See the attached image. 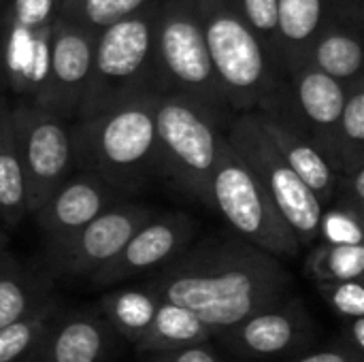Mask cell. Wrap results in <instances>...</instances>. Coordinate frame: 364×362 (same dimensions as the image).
<instances>
[{
	"instance_id": "obj_6",
	"label": "cell",
	"mask_w": 364,
	"mask_h": 362,
	"mask_svg": "<svg viewBox=\"0 0 364 362\" xmlns=\"http://www.w3.org/2000/svg\"><path fill=\"white\" fill-rule=\"evenodd\" d=\"M154 11L156 0L96 34L92 70L75 122L143 92H158L151 64Z\"/></svg>"
},
{
	"instance_id": "obj_11",
	"label": "cell",
	"mask_w": 364,
	"mask_h": 362,
	"mask_svg": "<svg viewBox=\"0 0 364 362\" xmlns=\"http://www.w3.org/2000/svg\"><path fill=\"white\" fill-rule=\"evenodd\" d=\"M156 211L139 203H115L77 233L47 245V269L60 277H94L147 224Z\"/></svg>"
},
{
	"instance_id": "obj_2",
	"label": "cell",
	"mask_w": 364,
	"mask_h": 362,
	"mask_svg": "<svg viewBox=\"0 0 364 362\" xmlns=\"http://www.w3.org/2000/svg\"><path fill=\"white\" fill-rule=\"evenodd\" d=\"M156 96L158 92H143L70 122L75 162L115 194L134 192L158 173Z\"/></svg>"
},
{
	"instance_id": "obj_20",
	"label": "cell",
	"mask_w": 364,
	"mask_h": 362,
	"mask_svg": "<svg viewBox=\"0 0 364 362\" xmlns=\"http://www.w3.org/2000/svg\"><path fill=\"white\" fill-rule=\"evenodd\" d=\"M211 339V331L194 314L179 305L160 301L147 333L134 348L141 354H158L207 344Z\"/></svg>"
},
{
	"instance_id": "obj_1",
	"label": "cell",
	"mask_w": 364,
	"mask_h": 362,
	"mask_svg": "<svg viewBox=\"0 0 364 362\" xmlns=\"http://www.w3.org/2000/svg\"><path fill=\"white\" fill-rule=\"evenodd\" d=\"M143 288L188 309L215 335L290 297L292 275L279 258L239 237L213 235L192 243Z\"/></svg>"
},
{
	"instance_id": "obj_7",
	"label": "cell",
	"mask_w": 364,
	"mask_h": 362,
	"mask_svg": "<svg viewBox=\"0 0 364 362\" xmlns=\"http://www.w3.org/2000/svg\"><path fill=\"white\" fill-rule=\"evenodd\" d=\"M209 209L222 215L235 237L279 260L296 258L303 250L292 228L228 141H224L211 173Z\"/></svg>"
},
{
	"instance_id": "obj_21",
	"label": "cell",
	"mask_w": 364,
	"mask_h": 362,
	"mask_svg": "<svg viewBox=\"0 0 364 362\" xmlns=\"http://www.w3.org/2000/svg\"><path fill=\"white\" fill-rule=\"evenodd\" d=\"M28 215L26 177L11 124V102L0 100V220L17 226Z\"/></svg>"
},
{
	"instance_id": "obj_14",
	"label": "cell",
	"mask_w": 364,
	"mask_h": 362,
	"mask_svg": "<svg viewBox=\"0 0 364 362\" xmlns=\"http://www.w3.org/2000/svg\"><path fill=\"white\" fill-rule=\"evenodd\" d=\"M115 205V192L90 173H70L34 213L47 245L77 233Z\"/></svg>"
},
{
	"instance_id": "obj_13",
	"label": "cell",
	"mask_w": 364,
	"mask_h": 362,
	"mask_svg": "<svg viewBox=\"0 0 364 362\" xmlns=\"http://www.w3.org/2000/svg\"><path fill=\"white\" fill-rule=\"evenodd\" d=\"M96 34L58 17L49 36V73L38 107L75 122L87 87Z\"/></svg>"
},
{
	"instance_id": "obj_37",
	"label": "cell",
	"mask_w": 364,
	"mask_h": 362,
	"mask_svg": "<svg viewBox=\"0 0 364 362\" xmlns=\"http://www.w3.org/2000/svg\"><path fill=\"white\" fill-rule=\"evenodd\" d=\"M4 243H6V241H4V235L0 233V254H4Z\"/></svg>"
},
{
	"instance_id": "obj_10",
	"label": "cell",
	"mask_w": 364,
	"mask_h": 362,
	"mask_svg": "<svg viewBox=\"0 0 364 362\" xmlns=\"http://www.w3.org/2000/svg\"><path fill=\"white\" fill-rule=\"evenodd\" d=\"M316 320L296 294L277 301L243 322L215 333L213 339L241 362H282L309 352Z\"/></svg>"
},
{
	"instance_id": "obj_4",
	"label": "cell",
	"mask_w": 364,
	"mask_h": 362,
	"mask_svg": "<svg viewBox=\"0 0 364 362\" xmlns=\"http://www.w3.org/2000/svg\"><path fill=\"white\" fill-rule=\"evenodd\" d=\"M151 64L158 94L183 96L215 113L235 115L213 73L192 0H156Z\"/></svg>"
},
{
	"instance_id": "obj_27",
	"label": "cell",
	"mask_w": 364,
	"mask_h": 362,
	"mask_svg": "<svg viewBox=\"0 0 364 362\" xmlns=\"http://www.w3.org/2000/svg\"><path fill=\"white\" fill-rule=\"evenodd\" d=\"M60 17V0H6L0 9V28L47 30Z\"/></svg>"
},
{
	"instance_id": "obj_30",
	"label": "cell",
	"mask_w": 364,
	"mask_h": 362,
	"mask_svg": "<svg viewBox=\"0 0 364 362\" xmlns=\"http://www.w3.org/2000/svg\"><path fill=\"white\" fill-rule=\"evenodd\" d=\"M333 207L364 222V162L350 166L339 175Z\"/></svg>"
},
{
	"instance_id": "obj_5",
	"label": "cell",
	"mask_w": 364,
	"mask_h": 362,
	"mask_svg": "<svg viewBox=\"0 0 364 362\" xmlns=\"http://www.w3.org/2000/svg\"><path fill=\"white\" fill-rule=\"evenodd\" d=\"M232 115L175 94L156 96L158 173L209 207V183Z\"/></svg>"
},
{
	"instance_id": "obj_12",
	"label": "cell",
	"mask_w": 364,
	"mask_h": 362,
	"mask_svg": "<svg viewBox=\"0 0 364 362\" xmlns=\"http://www.w3.org/2000/svg\"><path fill=\"white\" fill-rule=\"evenodd\" d=\"M194 235L196 224L190 215L179 211L156 213L92 282L96 286H115L141 275H154L177 260L194 243Z\"/></svg>"
},
{
	"instance_id": "obj_26",
	"label": "cell",
	"mask_w": 364,
	"mask_h": 362,
	"mask_svg": "<svg viewBox=\"0 0 364 362\" xmlns=\"http://www.w3.org/2000/svg\"><path fill=\"white\" fill-rule=\"evenodd\" d=\"M151 0H60V17L98 34L119 19L141 11Z\"/></svg>"
},
{
	"instance_id": "obj_34",
	"label": "cell",
	"mask_w": 364,
	"mask_h": 362,
	"mask_svg": "<svg viewBox=\"0 0 364 362\" xmlns=\"http://www.w3.org/2000/svg\"><path fill=\"white\" fill-rule=\"evenodd\" d=\"M341 341L358 356H364V318L343 320V339Z\"/></svg>"
},
{
	"instance_id": "obj_28",
	"label": "cell",
	"mask_w": 364,
	"mask_h": 362,
	"mask_svg": "<svg viewBox=\"0 0 364 362\" xmlns=\"http://www.w3.org/2000/svg\"><path fill=\"white\" fill-rule=\"evenodd\" d=\"M247 28L260 38L267 51L277 53V0H230ZM277 64V62H275Z\"/></svg>"
},
{
	"instance_id": "obj_38",
	"label": "cell",
	"mask_w": 364,
	"mask_h": 362,
	"mask_svg": "<svg viewBox=\"0 0 364 362\" xmlns=\"http://www.w3.org/2000/svg\"><path fill=\"white\" fill-rule=\"evenodd\" d=\"M4 2H6V0H0V9H2V6H4Z\"/></svg>"
},
{
	"instance_id": "obj_22",
	"label": "cell",
	"mask_w": 364,
	"mask_h": 362,
	"mask_svg": "<svg viewBox=\"0 0 364 362\" xmlns=\"http://www.w3.org/2000/svg\"><path fill=\"white\" fill-rule=\"evenodd\" d=\"M158 305L160 301L145 288H124L107 292L98 301V312L115 335L136 346L147 333Z\"/></svg>"
},
{
	"instance_id": "obj_31",
	"label": "cell",
	"mask_w": 364,
	"mask_h": 362,
	"mask_svg": "<svg viewBox=\"0 0 364 362\" xmlns=\"http://www.w3.org/2000/svg\"><path fill=\"white\" fill-rule=\"evenodd\" d=\"M320 241L328 243H348L363 245V222L348 211H341L331 205V213H322L320 224Z\"/></svg>"
},
{
	"instance_id": "obj_33",
	"label": "cell",
	"mask_w": 364,
	"mask_h": 362,
	"mask_svg": "<svg viewBox=\"0 0 364 362\" xmlns=\"http://www.w3.org/2000/svg\"><path fill=\"white\" fill-rule=\"evenodd\" d=\"M282 362H364V356H358L356 352H352L343 341H337L328 348L322 350H309L296 358Z\"/></svg>"
},
{
	"instance_id": "obj_9",
	"label": "cell",
	"mask_w": 364,
	"mask_h": 362,
	"mask_svg": "<svg viewBox=\"0 0 364 362\" xmlns=\"http://www.w3.org/2000/svg\"><path fill=\"white\" fill-rule=\"evenodd\" d=\"M11 124L26 177L28 215H34L77 164L70 122L38 105L15 100Z\"/></svg>"
},
{
	"instance_id": "obj_3",
	"label": "cell",
	"mask_w": 364,
	"mask_h": 362,
	"mask_svg": "<svg viewBox=\"0 0 364 362\" xmlns=\"http://www.w3.org/2000/svg\"><path fill=\"white\" fill-rule=\"evenodd\" d=\"M213 73L232 113H254L277 85L279 68L230 0H192Z\"/></svg>"
},
{
	"instance_id": "obj_15",
	"label": "cell",
	"mask_w": 364,
	"mask_h": 362,
	"mask_svg": "<svg viewBox=\"0 0 364 362\" xmlns=\"http://www.w3.org/2000/svg\"><path fill=\"white\" fill-rule=\"evenodd\" d=\"M113 337V329L98 309L60 314L28 362H102Z\"/></svg>"
},
{
	"instance_id": "obj_8",
	"label": "cell",
	"mask_w": 364,
	"mask_h": 362,
	"mask_svg": "<svg viewBox=\"0 0 364 362\" xmlns=\"http://www.w3.org/2000/svg\"><path fill=\"white\" fill-rule=\"evenodd\" d=\"M226 141L254 173L301 245L311 247L320 241L324 207L284 160L256 113H235L226 126Z\"/></svg>"
},
{
	"instance_id": "obj_19",
	"label": "cell",
	"mask_w": 364,
	"mask_h": 362,
	"mask_svg": "<svg viewBox=\"0 0 364 362\" xmlns=\"http://www.w3.org/2000/svg\"><path fill=\"white\" fill-rule=\"evenodd\" d=\"M51 297L45 275L19 265L6 252L0 254V329L30 316Z\"/></svg>"
},
{
	"instance_id": "obj_16",
	"label": "cell",
	"mask_w": 364,
	"mask_h": 362,
	"mask_svg": "<svg viewBox=\"0 0 364 362\" xmlns=\"http://www.w3.org/2000/svg\"><path fill=\"white\" fill-rule=\"evenodd\" d=\"M256 113V111H254ZM262 130L269 134V139L275 143L284 160L290 164V169L301 177V181L314 192V196L320 201V205L326 209L335 201L337 181L339 175L326 160V156L320 151V147L301 130L279 124L262 113H256Z\"/></svg>"
},
{
	"instance_id": "obj_17",
	"label": "cell",
	"mask_w": 364,
	"mask_h": 362,
	"mask_svg": "<svg viewBox=\"0 0 364 362\" xmlns=\"http://www.w3.org/2000/svg\"><path fill=\"white\" fill-rule=\"evenodd\" d=\"M360 23L333 17L311 41L303 58L324 75L343 83L346 87L364 79V45Z\"/></svg>"
},
{
	"instance_id": "obj_24",
	"label": "cell",
	"mask_w": 364,
	"mask_h": 362,
	"mask_svg": "<svg viewBox=\"0 0 364 362\" xmlns=\"http://www.w3.org/2000/svg\"><path fill=\"white\" fill-rule=\"evenodd\" d=\"M305 273L316 282H350L364 273V245L320 241L305 260Z\"/></svg>"
},
{
	"instance_id": "obj_36",
	"label": "cell",
	"mask_w": 364,
	"mask_h": 362,
	"mask_svg": "<svg viewBox=\"0 0 364 362\" xmlns=\"http://www.w3.org/2000/svg\"><path fill=\"white\" fill-rule=\"evenodd\" d=\"M6 98V87H4V79H2V73H0V100Z\"/></svg>"
},
{
	"instance_id": "obj_18",
	"label": "cell",
	"mask_w": 364,
	"mask_h": 362,
	"mask_svg": "<svg viewBox=\"0 0 364 362\" xmlns=\"http://www.w3.org/2000/svg\"><path fill=\"white\" fill-rule=\"evenodd\" d=\"M333 17L337 15L331 0H277V66L303 58Z\"/></svg>"
},
{
	"instance_id": "obj_35",
	"label": "cell",
	"mask_w": 364,
	"mask_h": 362,
	"mask_svg": "<svg viewBox=\"0 0 364 362\" xmlns=\"http://www.w3.org/2000/svg\"><path fill=\"white\" fill-rule=\"evenodd\" d=\"M337 17L364 26V0H331Z\"/></svg>"
},
{
	"instance_id": "obj_23",
	"label": "cell",
	"mask_w": 364,
	"mask_h": 362,
	"mask_svg": "<svg viewBox=\"0 0 364 362\" xmlns=\"http://www.w3.org/2000/svg\"><path fill=\"white\" fill-rule=\"evenodd\" d=\"M60 314V303L51 297L30 316L0 329V362L30 361Z\"/></svg>"
},
{
	"instance_id": "obj_29",
	"label": "cell",
	"mask_w": 364,
	"mask_h": 362,
	"mask_svg": "<svg viewBox=\"0 0 364 362\" xmlns=\"http://www.w3.org/2000/svg\"><path fill=\"white\" fill-rule=\"evenodd\" d=\"M324 303L341 318H364V288L360 280L350 282H324L316 284Z\"/></svg>"
},
{
	"instance_id": "obj_25",
	"label": "cell",
	"mask_w": 364,
	"mask_h": 362,
	"mask_svg": "<svg viewBox=\"0 0 364 362\" xmlns=\"http://www.w3.org/2000/svg\"><path fill=\"white\" fill-rule=\"evenodd\" d=\"M364 162V79L348 85L337 126V175Z\"/></svg>"
},
{
	"instance_id": "obj_32",
	"label": "cell",
	"mask_w": 364,
	"mask_h": 362,
	"mask_svg": "<svg viewBox=\"0 0 364 362\" xmlns=\"http://www.w3.org/2000/svg\"><path fill=\"white\" fill-rule=\"evenodd\" d=\"M209 344L211 341L190 346V348H181V350H173V352L145 354V356L149 362H224Z\"/></svg>"
}]
</instances>
